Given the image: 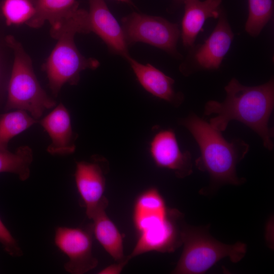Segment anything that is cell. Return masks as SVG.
Wrapping results in <instances>:
<instances>
[{
  "instance_id": "25",
  "label": "cell",
  "mask_w": 274,
  "mask_h": 274,
  "mask_svg": "<svg viewBox=\"0 0 274 274\" xmlns=\"http://www.w3.org/2000/svg\"><path fill=\"white\" fill-rule=\"evenodd\" d=\"M116 1L126 3L128 5H130V6L135 7V6L134 5L131 0H116Z\"/></svg>"
},
{
  "instance_id": "4",
  "label": "cell",
  "mask_w": 274,
  "mask_h": 274,
  "mask_svg": "<svg viewBox=\"0 0 274 274\" xmlns=\"http://www.w3.org/2000/svg\"><path fill=\"white\" fill-rule=\"evenodd\" d=\"M207 227H194L184 224L182 231L183 250L172 273L201 274L217 262L228 257L233 263L239 261L247 252L246 245L222 243L214 238Z\"/></svg>"
},
{
  "instance_id": "15",
  "label": "cell",
  "mask_w": 274,
  "mask_h": 274,
  "mask_svg": "<svg viewBox=\"0 0 274 274\" xmlns=\"http://www.w3.org/2000/svg\"><path fill=\"white\" fill-rule=\"evenodd\" d=\"M222 0H184V14L181 36L184 47L190 49L206 22L210 18H218Z\"/></svg>"
},
{
  "instance_id": "11",
  "label": "cell",
  "mask_w": 274,
  "mask_h": 274,
  "mask_svg": "<svg viewBox=\"0 0 274 274\" xmlns=\"http://www.w3.org/2000/svg\"><path fill=\"white\" fill-rule=\"evenodd\" d=\"M149 151L157 167L173 171L178 178H186L193 172L191 154L188 151H181L171 128L162 129L154 135Z\"/></svg>"
},
{
  "instance_id": "22",
  "label": "cell",
  "mask_w": 274,
  "mask_h": 274,
  "mask_svg": "<svg viewBox=\"0 0 274 274\" xmlns=\"http://www.w3.org/2000/svg\"><path fill=\"white\" fill-rule=\"evenodd\" d=\"M0 244L6 253L12 257L23 255L18 243L0 218Z\"/></svg>"
},
{
  "instance_id": "26",
  "label": "cell",
  "mask_w": 274,
  "mask_h": 274,
  "mask_svg": "<svg viewBox=\"0 0 274 274\" xmlns=\"http://www.w3.org/2000/svg\"><path fill=\"white\" fill-rule=\"evenodd\" d=\"M176 2L178 3H183L184 0H174Z\"/></svg>"
},
{
  "instance_id": "23",
  "label": "cell",
  "mask_w": 274,
  "mask_h": 274,
  "mask_svg": "<svg viewBox=\"0 0 274 274\" xmlns=\"http://www.w3.org/2000/svg\"><path fill=\"white\" fill-rule=\"evenodd\" d=\"M130 259L126 256L125 259L120 262H117L116 263L111 264L101 270H100L98 273L100 274H118L120 273L124 267L127 264Z\"/></svg>"
},
{
  "instance_id": "24",
  "label": "cell",
  "mask_w": 274,
  "mask_h": 274,
  "mask_svg": "<svg viewBox=\"0 0 274 274\" xmlns=\"http://www.w3.org/2000/svg\"><path fill=\"white\" fill-rule=\"evenodd\" d=\"M4 66H3V58L1 54V52L0 51V89L1 86L2 85V83L3 79V74H4Z\"/></svg>"
},
{
  "instance_id": "12",
  "label": "cell",
  "mask_w": 274,
  "mask_h": 274,
  "mask_svg": "<svg viewBox=\"0 0 274 274\" xmlns=\"http://www.w3.org/2000/svg\"><path fill=\"white\" fill-rule=\"evenodd\" d=\"M89 4L88 12L91 32L103 41L110 52L125 59L130 55L122 26L104 0H89Z\"/></svg>"
},
{
  "instance_id": "14",
  "label": "cell",
  "mask_w": 274,
  "mask_h": 274,
  "mask_svg": "<svg viewBox=\"0 0 274 274\" xmlns=\"http://www.w3.org/2000/svg\"><path fill=\"white\" fill-rule=\"evenodd\" d=\"M48 133L51 143L47 151L52 155H66L76 149V134L72 127L71 117L65 106L60 103L40 121Z\"/></svg>"
},
{
  "instance_id": "3",
  "label": "cell",
  "mask_w": 274,
  "mask_h": 274,
  "mask_svg": "<svg viewBox=\"0 0 274 274\" xmlns=\"http://www.w3.org/2000/svg\"><path fill=\"white\" fill-rule=\"evenodd\" d=\"M191 134L200 150L195 165L210 177L213 189L225 184L239 185L245 179L236 174L237 164L248 153L250 146L240 139L226 140L221 132L194 113L179 121Z\"/></svg>"
},
{
  "instance_id": "21",
  "label": "cell",
  "mask_w": 274,
  "mask_h": 274,
  "mask_svg": "<svg viewBox=\"0 0 274 274\" xmlns=\"http://www.w3.org/2000/svg\"><path fill=\"white\" fill-rule=\"evenodd\" d=\"M249 14L245 30L251 36H258L271 19L273 12V0H248Z\"/></svg>"
},
{
  "instance_id": "20",
  "label": "cell",
  "mask_w": 274,
  "mask_h": 274,
  "mask_svg": "<svg viewBox=\"0 0 274 274\" xmlns=\"http://www.w3.org/2000/svg\"><path fill=\"white\" fill-rule=\"evenodd\" d=\"M37 0H3L0 13L8 25H27L37 10Z\"/></svg>"
},
{
  "instance_id": "16",
  "label": "cell",
  "mask_w": 274,
  "mask_h": 274,
  "mask_svg": "<svg viewBox=\"0 0 274 274\" xmlns=\"http://www.w3.org/2000/svg\"><path fill=\"white\" fill-rule=\"evenodd\" d=\"M79 5L77 0H37L35 15L27 25L37 28L48 21L51 36L55 39L61 29L74 20Z\"/></svg>"
},
{
  "instance_id": "2",
  "label": "cell",
  "mask_w": 274,
  "mask_h": 274,
  "mask_svg": "<svg viewBox=\"0 0 274 274\" xmlns=\"http://www.w3.org/2000/svg\"><path fill=\"white\" fill-rule=\"evenodd\" d=\"M132 222L137 241L127 256L130 260L147 252H173L182 244L183 214L168 208L156 187L148 188L137 195L133 205Z\"/></svg>"
},
{
  "instance_id": "1",
  "label": "cell",
  "mask_w": 274,
  "mask_h": 274,
  "mask_svg": "<svg viewBox=\"0 0 274 274\" xmlns=\"http://www.w3.org/2000/svg\"><path fill=\"white\" fill-rule=\"evenodd\" d=\"M226 96L223 102L210 100L204 107V116L216 114L209 123L222 132L229 123L238 121L256 132L268 150L273 148L274 130L268 122L274 107V80L256 86L242 85L232 78L225 87Z\"/></svg>"
},
{
  "instance_id": "13",
  "label": "cell",
  "mask_w": 274,
  "mask_h": 274,
  "mask_svg": "<svg viewBox=\"0 0 274 274\" xmlns=\"http://www.w3.org/2000/svg\"><path fill=\"white\" fill-rule=\"evenodd\" d=\"M137 80L147 92L178 108L184 100V95L175 91L174 80L150 63L142 64L130 55L125 59Z\"/></svg>"
},
{
  "instance_id": "17",
  "label": "cell",
  "mask_w": 274,
  "mask_h": 274,
  "mask_svg": "<svg viewBox=\"0 0 274 274\" xmlns=\"http://www.w3.org/2000/svg\"><path fill=\"white\" fill-rule=\"evenodd\" d=\"M106 208L100 209L91 218L92 233L104 250L116 262L126 259L123 251V236L108 217Z\"/></svg>"
},
{
  "instance_id": "5",
  "label": "cell",
  "mask_w": 274,
  "mask_h": 274,
  "mask_svg": "<svg viewBox=\"0 0 274 274\" xmlns=\"http://www.w3.org/2000/svg\"><path fill=\"white\" fill-rule=\"evenodd\" d=\"M5 41L14 53L6 110L27 111L37 120L46 109L53 108L56 102L41 86L31 58L21 44L11 35L7 36Z\"/></svg>"
},
{
  "instance_id": "8",
  "label": "cell",
  "mask_w": 274,
  "mask_h": 274,
  "mask_svg": "<svg viewBox=\"0 0 274 274\" xmlns=\"http://www.w3.org/2000/svg\"><path fill=\"white\" fill-rule=\"evenodd\" d=\"M218 18L217 25L208 39L203 44L191 47L187 59L180 65V71L184 76L220 67L230 49L234 34L222 11Z\"/></svg>"
},
{
  "instance_id": "6",
  "label": "cell",
  "mask_w": 274,
  "mask_h": 274,
  "mask_svg": "<svg viewBox=\"0 0 274 274\" xmlns=\"http://www.w3.org/2000/svg\"><path fill=\"white\" fill-rule=\"evenodd\" d=\"M76 33H81V31L75 26L63 29L57 38L56 45L42 66L50 88L55 96L65 84L77 85L82 71L95 70L100 64L97 59L87 58L80 52L74 41Z\"/></svg>"
},
{
  "instance_id": "18",
  "label": "cell",
  "mask_w": 274,
  "mask_h": 274,
  "mask_svg": "<svg viewBox=\"0 0 274 274\" xmlns=\"http://www.w3.org/2000/svg\"><path fill=\"white\" fill-rule=\"evenodd\" d=\"M37 122L36 119L22 110L0 115V150H7L12 138Z\"/></svg>"
},
{
  "instance_id": "7",
  "label": "cell",
  "mask_w": 274,
  "mask_h": 274,
  "mask_svg": "<svg viewBox=\"0 0 274 274\" xmlns=\"http://www.w3.org/2000/svg\"><path fill=\"white\" fill-rule=\"evenodd\" d=\"M121 22L128 47L143 43L161 49L177 59L182 57L177 49L181 35L177 24L161 17L134 12L123 17Z\"/></svg>"
},
{
  "instance_id": "9",
  "label": "cell",
  "mask_w": 274,
  "mask_h": 274,
  "mask_svg": "<svg viewBox=\"0 0 274 274\" xmlns=\"http://www.w3.org/2000/svg\"><path fill=\"white\" fill-rule=\"evenodd\" d=\"M92 227H58L54 241L56 247L67 256L64 269L72 274H83L94 269L98 260L92 252Z\"/></svg>"
},
{
  "instance_id": "10",
  "label": "cell",
  "mask_w": 274,
  "mask_h": 274,
  "mask_svg": "<svg viewBox=\"0 0 274 274\" xmlns=\"http://www.w3.org/2000/svg\"><path fill=\"white\" fill-rule=\"evenodd\" d=\"M107 169L108 163L103 157H95L91 162H76L75 183L81 202L90 219L100 209L108 206V200L104 195Z\"/></svg>"
},
{
  "instance_id": "19",
  "label": "cell",
  "mask_w": 274,
  "mask_h": 274,
  "mask_svg": "<svg viewBox=\"0 0 274 274\" xmlns=\"http://www.w3.org/2000/svg\"><path fill=\"white\" fill-rule=\"evenodd\" d=\"M32 159V151L27 146L20 147L15 153L0 150V173L15 174L20 180L25 181L30 176Z\"/></svg>"
}]
</instances>
